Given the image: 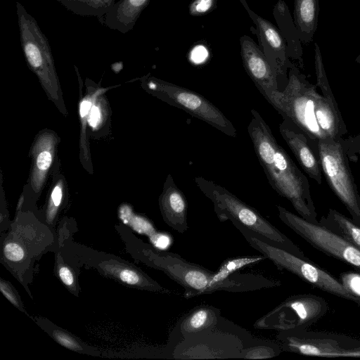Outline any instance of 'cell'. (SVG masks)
<instances>
[{
  "mask_svg": "<svg viewBox=\"0 0 360 360\" xmlns=\"http://www.w3.org/2000/svg\"><path fill=\"white\" fill-rule=\"evenodd\" d=\"M251 114L248 132L269 184L279 195L292 204L299 216L318 224L307 178L278 143L258 111L252 109Z\"/></svg>",
  "mask_w": 360,
  "mask_h": 360,
  "instance_id": "obj_1",
  "label": "cell"
},
{
  "mask_svg": "<svg viewBox=\"0 0 360 360\" xmlns=\"http://www.w3.org/2000/svg\"><path fill=\"white\" fill-rule=\"evenodd\" d=\"M150 265L164 271L184 289V297L191 298L218 291L245 292L257 290L259 279L253 273L234 272L223 283H217V271L191 262L172 252L145 251Z\"/></svg>",
  "mask_w": 360,
  "mask_h": 360,
  "instance_id": "obj_2",
  "label": "cell"
},
{
  "mask_svg": "<svg viewBox=\"0 0 360 360\" xmlns=\"http://www.w3.org/2000/svg\"><path fill=\"white\" fill-rule=\"evenodd\" d=\"M200 191L212 202L220 221L236 222L255 233L268 243L306 258L304 252L288 237L224 187L202 176L194 179Z\"/></svg>",
  "mask_w": 360,
  "mask_h": 360,
  "instance_id": "obj_3",
  "label": "cell"
},
{
  "mask_svg": "<svg viewBox=\"0 0 360 360\" xmlns=\"http://www.w3.org/2000/svg\"><path fill=\"white\" fill-rule=\"evenodd\" d=\"M255 337L221 316L213 327L182 339L171 350L172 359H240Z\"/></svg>",
  "mask_w": 360,
  "mask_h": 360,
  "instance_id": "obj_4",
  "label": "cell"
},
{
  "mask_svg": "<svg viewBox=\"0 0 360 360\" xmlns=\"http://www.w3.org/2000/svg\"><path fill=\"white\" fill-rule=\"evenodd\" d=\"M255 250L271 261L280 270H286L313 286L357 304L356 300L345 288L340 280L312 263L283 248L274 245L245 226L231 222Z\"/></svg>",
  "mask_w": 360,
  "mask_h": 360,
  "instance_id": "obj_5",
  "label": "cell"
},
{
  "mask_svg": "<svg viewBox=\"0 0 360 360\" xmlns=\"http://www.w3.org/2000/svg\"><path fill=\"white\" fill-rule=\"evenodd\" d=\"M316 85L311 84L297 67L289 68L288 82L282 91L275 92L269 104L283 117L295 124L311 140L327 138L315 115Z\"/></svg>",
  "mask_w": 360,
  "mask_h": 360,
  "instance_id": "obj_6",
  "label": "cell"
},
{
  "mask_svg": "<svg viewBox=\"0 0 360 360\" xmlns=\"http://www.w3.org/2000/svg\"><path fill=\"white\" fill-rule=\"evenodd\" d=\"M276 339L283 351L326 358H360V340L339 333L308 328L278 330Z\"/></svg>",
  "mask_w": 360,
  "mask_h": 360,
  "instance_id": "obj_7",
  "label": "cell"
},
{
  "mask_svg": "<svg viewBox=\"0 0 360 360\" xmlns=\"http://www.w3.org/2000/svg\"><path fill=\"white\" fill-rule=\"evenodd\" d=\"M342 139L318 140L322 172L328 184L345 206L352 219L360 226V195L342 143Z\"/></svg>",
  "mask_w": 360,
  "mask_h": 360,
  "instance_id": "obj_8",
  "label": "cell"
},
{
  "mask_svg": "<svg viewBox=\"0 0 360 360\" xmlns=\"http://www.w3.org/2000/svg\"><path fill=\"white\" fill-rule=\"evenodd\" d=\"M328 309V303L321 297L295 295L258 319L253 326L257 329L278 331L308 328L323 316Z\"/></svg>",
  "mask_w": 360,
  "mask_h": 360,
  "instance_id": "obj_9",
  "label": "cell"
},
{
  "mask_svg": "<svg viewBox=\"0 0 360 360\" xmlns=\"http://www.w3.org/2000/svg\"><path fill=\"white\" fill-rule=\"evenodd\" d=\"M276 208L281 221L312 247L360 271V250L319 222L308 221L281 205Z\"/></svg>",
  "mask_w": 360,
  "mask_h": 360,
  "instance_id": "obj_10",
  "label": "cell"
},
{
  "mask_svg": "<svg viewBox=\"0 0 360 360\" xmlns=\"http://www.w3.org/2000/svg\"><path fill=\"white\" fill-rule=\"evenodd\" d=\"M148 87L169 105L182 109L228 136L236 137L237 131L232 122L200 94L174 84L154 79L148 82Z\"/></svg>",
  "mask_w": 360,
  "mask_h": 360,
  "instance_id": "obj_11",
  "label": "cell"
},
{
  "mask_svg": "<svg viewBox=\"0 0 360 360\" xmlns=\"http://www.w3.org/2000/svg\"><path fill=\"white\" fill-rule=\"evenodd\" d=\"M256 25L259 47L277 74L281 84H287V71L293 64L287 56L286 43L280 30L270 21L251 10L246 0H239Z\"/></svg>",
  "mask_w": 360,
  "mask_h": 360,
  "instance_id": "obj_12",
  "label": "cell"
},
{
  "mask_svg": "<svg viewBox=\"0 0 360 360\" xmlns=\"http://www.w3.org/2000/svg\"><path fill=\"white\" fill-rule=\"evenodd\" d=\"M240 46L245 70L260 94L269 102L273 94L281 91L277 74L259 46L251 37L242 36Z\"/></svg>",
  "mask_w": 360,
  "mask_h": 360,
  "instance_id": "obj_13",
  "label": "cell"
},
{
  "mask_svg": "<svg viewBox=\"0 0 360 360\" xmlns=\"http://www.w3.org/2000/svg\"><path fill=\"white\" fill-rule=\"evenodd\" d=\"M279 131L306 174L318 184L322 182V169L318 140H311L290 120L283 117Z\"/></svg>",
  "mask_w": 360,
  "mask_h": 360,
  "instance_id": "obj_14",
  "label": "cell"
},
{
  "mask_svg": "<svg viewBox=\"0 0 360 360\" xmlns=\"http://www.w3.org/2000/svg\"><path fill=\"white\" fill-rule=\"evenodd\" d=\"M221 317V309L212 305L200 304L191 309L179 320L171 333L168 345L170 352L182 339L214 326Z\"/></svg>",
  "mask_w": 360,
  "mask_h": 360,
  "instance_id": "obj_15",
  "label": "cell"
},
{
  "mask_svg": "<svg viewBox=\"0 0 360 360\" xmlns=\"http://www.w3.org/2000/svg\"><path fill=\"white\" fill-rule=\"evenodd\" d=\"M160 206L165 221L179 233L188 229L187 221L188 202L184 193L169 174L165 183L164 190L160 198Z\"/></svg>",
  "mask_w": 360,
  "mask_h": 360,
  "instance_id": "obj_16",
  "label": "cell"
},
{
  "mask_svg": "<svg viewBox=\"0 0 360 360\" xmlns=\"http://www.w3.org/2000/svg\"><path fill=\"white\" fill-rule=\"evenodd\" d=\"M150 0H118L105 15V25L122 34L131 30Z\"/></svg>",
  "mask_w": 360,
  "mask_h": 360,
  "instance_id": "obj_17",
  "label": "cell"
},
{
  "mask_svg": "<svg viewBox=\"0 0 360 360\" xmlns=\"http://www.w3.org/2000/svg\"><path fill=\"white\" fill-rule=\"evenodd\" d=\"M315 115L317 123L327 138L340 139L347 133L335 99L318 94L316 98Z\"/></svg>",
  "mask_w": 360,
  "mask_h": 360,
  "instance_id": "obj_18",
  "label": "cell"
},
{
  "mask_svg": "<svg viewBox=\"0 0 360 360\" xmlns=\"http://www.w3.org/2000/svg\"><path fill=\"white\" fill-rule=\"evenodd\" d=\"M273 15L285 41L288 58L297 60L300 67L303 68L302 42L288 6L283 0H278L276 2L273 8Z\"/></svg>",
  "mask_w": 360,
  "mask_h": 360,
  "instance_id": "obj_19",
  "label": "cell"
},
{
  "mask_svg": "<svg viewBox=\"0 0 360 360\" xmlns=\"http://www.w3.org/2000/svg\"><path fill=\"white\" fill-rule=\"evenodd\" d=\"M319 0H295L293 21L302 43L313 40L318 24Z\"/></svg>",
  "mask_w": 360,
  "mask_h": 360,
  "instance_id": "obj_20",
  "label": "cell"
},
{
  "mask_svg": "<svg viewBox=\"0 0 360 360\" xmlns=\"http://www.w3.org/2000/svg\"><path fill=\"white\" fill-rule=\"evenodd\" d=\"M319 222L360 250V226L352 219L330 208Z\"/></svg>",
  "mask_w": 360,
  "mask_h": 360,
  "instance_id": "obj_21",
  "label": "cell"
},
{
  "mask_svg": "<svg viewBox=\"0 0 360 360\" xmlns=\"http://www.w3.org/2000/svg\"><path fill=\"white\" fill-rule=\"evenodd\" d=\"M72 13L82 16L102 17L113 7L116 0H56Z\"/></svg>",
  "mask_w": 360,
  "mask_h": 360,
  "instance_id": "obj_22",
  "label": "cell"
},
{
  "mask_svg": "<svg viewBox=\"0 0 360 360\" xmlns=\"http://www.w3.org/2000/svg\"><path fill=\"white\" fill-rule=\"evenodd\" d=\"M279 343L276 341L255 338L241 352L240 359H264L278 356L282 352Z\"/></svg>",
  "mask_w": 360,
  "mask_h": 360,
  "instance_id": "obj_23",
  "label": "cell"
},
{
  "mask_svg": "<svg viewBox=\"0 0 360 360\" xmlns=\"http://www.w3.org/2000/svg\"><path fill=\"white\" fill-rule=\"evenodd\" d=\"M266 259L263 255L243 256L226 259L217 271L216 281L217 283H222L232 273L236 270L255 264Z\"/></svg>",
  "mask_w": 360,
  "mask_h": 360,
  "instance_id": "obj_24",
  "label": "cell"
},
{
  "mask_svg": "<svg viewBox=\"0 0 360 360\" xmlns=\"http://www.w3.org/2000/svg\"><path fill=\"white\" fill-rule=\"evenodd\" d=\"M314 45L315 71L316 77V85L321 89L323 94L322 95L324 97L330 99H335L323 66L321 49L316 42Z\"/></svg>",
  "mask_w": 360,
  "mask_h": 360,
  "instance_id": "obj_25",
  "label": "cell"
},
{
  "mask_svg": "<svg viewBox=\"0 0 360 360\" xmlns=\"http://www.w3.org/2000/svg\"><path fill=\"white\" fill-rule=\"evenodd\" d=\"M340 281L347 292L356 300L357 304L360 306V272L352 271L342 272L340 274Z\"/></svg>",
  "mask_w": 360,
  "mask_h": 360,
  "instance_id": "obj_26",
  "label": "cell"
},
{
  "mask_svg": "<svg viewBox=\"0 0 360 360\" xmlns=\"http://www.w3.org/2000/svg\"><path fill=\"white\" fill-rule=\"evenodd\" d=\"M217 0H193L188 6V13L192 16H202L212 11Z\"/></svg>",
  "mask_w": 360,
  "mask_h": 360,
  "instance_id": "obj_27",
  "label": "cell"
},
{
  "mask_svg": "<svg viewBox=\"0 0 360 360\" xmlns=\"http://www.w3.org/2000/svg\"><path fill=\"white\" fill-rule=\"evenodd\" d=\"M342 143L348 159L356 161V154L360 156V134L342 138Z\"/></svg>",
  "mask_w": 360,
  "mask_h": 360,
  "instance_id": "obj_28",
  "label": "cell"
},
{
  "mask_svg": "<svg viewBox=\"0 0 360 360\" xmlns=\"http://www.w3.org/2000/svg\"><path fill=\"white\" fill-rule=\"evenodd\" d=\"M3 251L6 258L12 262H18L25 258V252L23 248L16 242L6 243Z\"/></svg>",
  "mask_w": 360,
  "mask_h": 360,
  "instance_id": "obj_29",
  "label": "cell"
},
{
  "mask_svg": "<svg viewBox=\"0 0 360 360\" xmlns=\"http://www.w3.org/2000/svg\"><path fill=\"white\" fill-rule=\"evenodd\" d=\"M53 335L58 342L70 349L74 351L82 349L81 346L72 337L63 331L55 330Z\"/></svg>",
  "mask_w": 360,
  "mask_h": 360,
  "instance_id": "obj_30",
  "label": "cell"
},
{
  "mask_svg": "<svg viewBox=\"0 0 360 360\" xmlns=\"http://www.w3.org/2000/svg\"><path fill=\"white\" fill-rule=\"evenodd\" d=\"M58 276L62 282L68 287L74 284V276L71 270L66 266L61 265L58 268Z\"/></svg>",
  "mask_w": 360,
  "mask_h": 360,
  "instance_id": "obj_31",
  "label": "cell"
},
{
  "mask_svg": "<svg viewBox=\"0 0 360 360\" xmlns=\"http://www.w3.org/2000/svg\"><path fill=\"white\" fill-rule=\"evenodd\" d=\"M0 290L8 300L13 305L19 307V302L15 295L6 282L1 280L0 282Z\"/></svg>",
  "mask_w": 360,
  "mask_h": 360,
  "instance_id": "obj_32",
  "label": "cell"
},
{
  "mask_svg": "<svg viewBox=\"0 0 360 360\" xmlns=\"http://www.w3.org/2000/svg\"><path fill=\"white\" fill-rule=\"evenodd\" d=\"M51 163V155L47 151L41 152L37 160V165L39 169L46 170Z\"/></svg>",
  "mask_w": 360,
  "mask_h": 360,
  "instance_id": "obj_33",
  "label": "cell"
},
{
  "mask_svg": "<svg viewBox=\"0 0 360 360\" xmlns=\"http://www.w3.org/2000/svg\"><path fill=\"white\" fill-rule=\"evenodd\" d=\"M101 120L100 110L98 107L93 106L91 108L90 115L89 117V123L92 127L97 126Z\"/></svg>",
  "mask_w": 360,
  "mask_h": 360,
  "instance_id": "obj_34",
  "label": "cell"
},
{
  "mask_svg": "<svg viewBox=\"0 0 360 360\" xmlns=\"http://www.w3.org/2000/svg\"><path fill=\"white\" fill-rule=\"evenodd\" d=\"M192 58L195 61H200L207 56V51L203 46H197L192 51Z\"/></svg>",
  "mask_w": 360,
  "mask_h": 360,
  "instance_id": "obj_35",
  "label": "cell"
},
{
  "mask_svg": "<svg viewBox=\"0 0 360 360\" xmlns=\"http://www.w3.org/2000/svg\"><path fill=\"white\" fill-rule=\"evenodd\" d=\"M62 191L60 186H56L51 194V199L54 206L58 207L60 204Z\"/></svg>",
  "mask_w": 360,
  "mask_h": 360,
  "instance_id": "obj_36",
  "label": "cell"
},
{
  "mask_svg": "<svg viewBox=\"0 0 360 360\" xmlns=\"http://www.w3.org/2000/svg\"><path fill=\"white\" fill-rule=\"evenodd\" d=\"M91 106V103L89 101H83L80 105V115L82 117L86 115Z\"/></svg>",
  "mask_w": 360,
  "mask_h": 360,
  "instance_id": "obj_37",
  "label": "cell"
},
{
  "mask_svg": "<svg viewBox=\"0 0 360 360\" xmlns=\"http://www.w3.org/2000/svg\"><path fill=\"white\" fill-rule=\"evenodd\" d=\"M355 62L360 64V53L358 55V56L355 59Z\"/></svg>",
  "mask_w": 360,
  "mask_h": 360,
  "instance_id": "obj_38",
  "label": "cell"
}]
</instances>
